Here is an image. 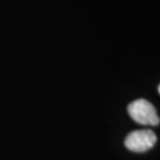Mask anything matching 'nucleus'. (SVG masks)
I'll return each mask as SVG.
<instances>
[{"label":"nucleus","instance_id":"nucleus-1","mask_svg":"<svg viewBox=\"0 0 160 160\" xmlns=\"http://www.w3.org/2000/svg\"><path fill=\"white\" fill-rule=\"evenodd\" d=\"M128 113L132 119L141 125L157 126L160 122L157 110L145 99H138L128 105Z\"/></svg>","mask_w":160,"mask_h":160},{"label":"nucleus","instance_id":"nucleus-2","mask_svg":"<svg viewBox=\"0 0 160 160\" xmlns=\"http://www.w3.org/2000/svg\"><path fill=\"white\" fill-rule=\"evenodd\" d=\"M157 142V136L151 130H137L130 132L125 140L127 149L134 152H144L151 149Z\"/></svg>","mask_w":160,"mask_h":160},{"label":"nucleus","instance_id":"nucleus-3","mask_svg":"<svg viewBox=\"0 0 160 160\" xmlns=\"http://www.w3.org/2000/svg\"><path fill=\"white\" fill-rule=\"evenodd\" d=\"M158 92H159V94H160V85L158 86Z\"/></svg>","mask_w":160,"mask_h":160}]
</instances>
